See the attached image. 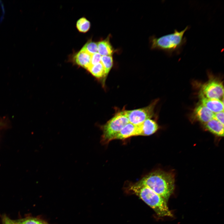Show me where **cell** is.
Segmentation results:
<instances>
[{"instance_id":"3","label":"cell","mask_w":224,"mask_h":224,"mask_svg":"<svg viewBox=\"0 0 224 224\" xmlns=\"http://www.w3.org/2000/svg\"><path fill=\"white\" fill-rule=\"evenodd\" d=\"M188 28L187 26L180 31L175 29L173 33L160 37H152L151 40V49L163 50L169 55L179 53L186 42L184 35Z\"/></svg>"},{"instance_id":"8","label":"cell","mask_w":224,"mask_h":224,"mask_svg":"<svg viewBox=\"0 0 224 224\" xmlns=\"http://www.w3.org/2000/svg\"><path fill=\"white\" fill-rule=\"evenodd\" d=\"M138 136H149L155 133L159 127L156 122L153 120L149 119L138 125Z\"/></svg>"},{"instance_id":"18","label":"cell","mask_w":224,"mask_h":224,"mask_svg":"<svg viewBox=\"0 0 224 224\" xmlns=\"http://www.w3.org/2000/svg\"><path fill=\"white\" fill-rule=\"evenodd\" d=\"M40 221L35 218H30L16 222V224H40Z\"/></svg>"},{"instance_id":"16","label":"cell","mask_w":224,"mask_h":224,"mask_svg":"<svg viewBox=\"0 0 224 224\" xmlns=\"http://www.w3.org/2000/svg\"><path fill=\"white\" fill-rule=\"evenodd\" d=\"M76 27L79 31L85 33L90 29V23L86 18L82 17L77 21Z\"/></svg>"},{"instance_id":"23","label":"cell","mask_w":224,"mask_h":224,"mask_svg":"<svg viewBox=\"0 0 224 224\" xmlns=\"http://www.w3.org/2000/svg\"></svg>"},{"instance_id":"5","label":"cell","mask_w":224,"mask_h":224,"mask_svg":"<svg viewBox=\"0 0 224 224\" xmlns=\"http://www.w3.org/2000/svg\"><path fill=\"white\" fill-rule=\"evenodd\" d=\"M157 100L147 106L132 110H125L129 123L138 125L147 119H151L154 114V110Z\"/></svg>"},{"instance_id":"17","label":"cell","mask_w":224,"mask_h":224,"mask_svg":"<svg viewBox=\"0 0 224 224\" xmlns=\"http://www.w3.org/2000/svg\"><path fill=\"white\" fill-rule=\"evenodd\" d=\"M81 49L92 54L98 52L97 43L89 40L85 44Z\"/></svg>"},{"instance_id":"1","label":"cell","mask_w":224,"mask_h":224,"mask_svg":"<svg viewBox=\"0 0 224 224\" xmlns=\"http://www.w3.org/2000/svg\"><path fill=\"white\" fill-rule=\"evenodd\" d=\"M138 183L150 188L166 201L174 189L175 180L171 173L162 171L152 172L142 178Z\"/></svg>"},{"instance_id":"22","label":"cell","mask_w":224,"mask_h":224,"mask_svg":"<svg viewBox=\"0 0 224 224\" xmlns=\"http://www.w3.org/2000/svg\"><path fill=\"white\" fill-rule=\"evenodd\" d=\"M40 224H48L46 222L41 221Z\"/></svg>"},{"instance_id":"15","label":"cell","mask_w":224,"mask_h":224,"mask_svg":"<svg viewBox=\"0 0 224 224\" xmlns=\"http://www.w3.org/2000/svg\"><path fill=\"white\" fill-rule=\"evenodd\" d=\"M100 63L104 68L106 76L113 65V59L112 55L102 56L101 58Z\"/></svg>"},{"instance_id":"7","label":"cell","mask_w":224,"mask_h":224,"mask_svg":"<svg viewBox=\"0 0 224 224\" xmlns=\"http://www.w3.org/2000/svg\"><path fill=\"white\" fill-rule=\"evenodd\" d=\"M193 115L195 119L205 124L213 118L214 113L201 104L195 107Z\"/></svg>"},{"instance_id":"9","label":"cell","mask_w":224,"mask_h":224,"mask_svg":"<svg viewBox=\"0 0 224 224\" xmlns=\"http://www.w3.org/2000/svg\"><path fill=\"white\" fill-rule=\"evenodd\" d=\"M201 104L213 113H216L224 110L223 102L220 100L209 99L199 96Z\"/></svg>"},{"instance_id":"24","label":"cell","mask_w":224,"mask_h":224,"mask_svg":"<svg viewBox=\"0 0 224 224\" xmlns=\"http://www.w3.org/2000/svg\"></svg>"},{"instance_id":"21","label":"cell","mask_w":224,"mask_h":224,"mask_svg":"<svg viewBox=\"0 0 224 224\" xmlns=\"http://www.w3.org/2000/svg\"><path fill=\"white\" fill-rule=\"evenodd\" d=\"M3 224H16L15 222L6 216H5L3 218Z\"/></svg>"},{"instance_id":"19","label":"cell","mask_w":224,"mask_h":224,"mask_svg":"<svg viewBox=\"0 0 224 224\" xmlns=\"http://www.w3.org/2000/svg\"><path fill=\"white\" fill-rule=\"evenodd\" d=\"M101 57V55L98 52L92 54L91 65H94L100 62Z\"/></svg>"},{"instance_id":"6","label":"cell","mask_w":224,"mask_h":224,"mask_svg":"<svg viewBox=\"0 0 224 224\" xmlns=\"http://www.w3.org/2000/svg\"><path fill=\"white\" fill-rule=\"evenodd\" d=\"M224 88L222 82L212 79L204 84L200 91V95L205 97L220 100L223 97Z\"/></svg>"},{"instance_id":"13","label":"cell","mask_w":224,"mask_h":224,"mask_svg":"<svg viewBox=\"0 0 224 224\" xmlns=\"http://www.w3.org/2000/svg\"><path fill=\"white\" fill-rule=\"evenodd\" d=\"M110 37L97 43L98 52L101 55H112L114 49L110 41Z\"/></svg>"},{"instance_id":"2","label":"cell","mask_w":224,"mask_h":224,"mask_svg":"<svg viewBox=\"0 0 224 224\" xmlns=\"http://www.w3.org/2000/svg\"><path fill=\"white\" fill-rule=\"evenodd\" d=\"M129 189L151 207L160 217H172L166 201L147 187L138 182L131 185Z\"/></svg>"},{"instance_id":"14","label":"cell","mask_w":224,"mask_h":224,"mask_svg":"<svg viewBox=\"0 0 224 224\" xmlns=\"http://www.w3.org/2000/svg\"><path fill=\"white\" fill-rule=\"evenodd\" d=\"M87 70L97 78H100L106 77L104 68L100 62L94 65H91Z\"/></svg>"},{"instance_id":"4","label":"cell","mask_w":224,"mask_h":224,"mask_svg":"<svg viewBox=\"0 0 224 224\" xmlns=\"http://www.w3.org/2000/svg\"><path fill=\"white\" fill-rule=\"evenodd\" d=\"M128 123L125 110L117 113L102 126L101 142L105 144L114 140L115 136Z\"/></svg>"},{"instance_id":"11","label":"cell","mask_w":224,"mask_h":224,"mask_svg":"<svg viewBox=\"0 0 224 224\" xmlns=\"http://www.w3.org/2000/svg\"><path fill=\"white\" fill-rule=\"evenodd\" d=\"M138 127L130 123H128L115 136V139H124L128 138L138 136Z\"/></svg>"},{"instance_id":"10","label":"cell","mask_w":224,"mask_h":224,"mask_svg":"<svg viewBox=\"0 0 224 224\" xmlns=\"http://www.w3.org/2000/svg\"><path fill=\"white\" fill-rule=\"evenodd\" d=\"M91 55L81 49L74 55L73 60L77 64L87 70L91 65Z\"/></svg>"},{"instance_id":"20","label":"cell","mask_w":224,"mask_h":224,"mask_svg":"<svg viewBox=\"0 0 224 224\" xmlns=\"http://www.w3.org/2000/svg\"><path fill=\"white\" fill-rule=\"evenodd\" d=\"M213 118L224 124V111L214 113Z\"/></svg>"},{"instance_id":"12","label":"cell","mask_w":224,"mask_h":224,"mask_svg":"<svg viewBox=\"0 0 224 224\" xmlns=\"http://www.w3.org/2000/svg\"><path fill=\"white\" fill-rule=\"evenodd\" d=\"M204 124L205 128L212 133L218 136H223L224 124L213 118Z\"/></svg>"}]
</instances>
